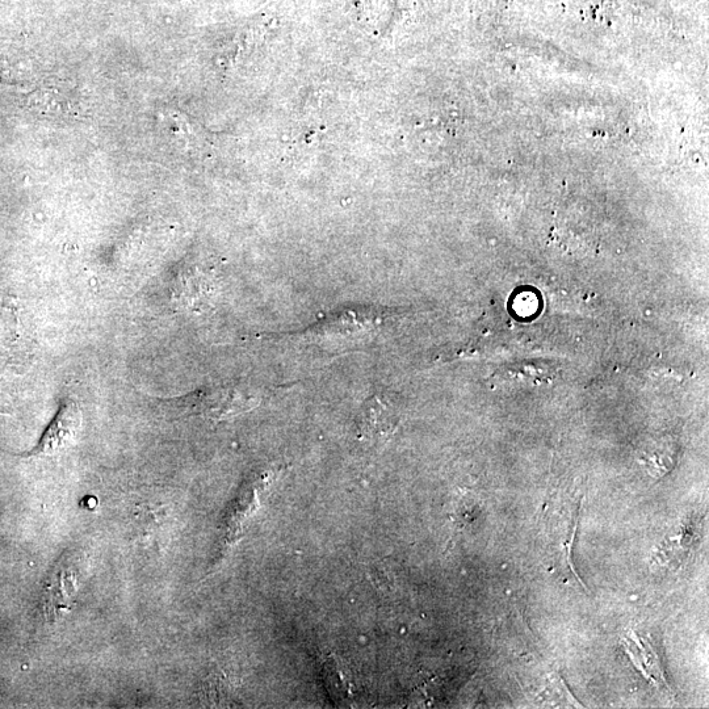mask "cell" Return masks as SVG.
<instances>
[{"label": "cell", "mask_w": 709, "mask_h": 709, "mask_svg": "<svg viewBox=\"0 0 709 709\" xmlns=\"http://www.w3.org/2000/svg\"><path fill=\"white\" fill-rule=\"evenodd\" d=\"M188 401L195 413L215 421L246 413L259 404L258 396L239 387L201 389Z\"/></svg>", "instance_id": "cell-1"}, {"label": "cell", "mask_w": 709, "mask_h": 709, "mask_svg": "<svg viewBox=\"0 0 709 709\" xmlns=\"http://www.w3.org/2000/svg\"><path fill=\"white\" fill-rule=\"evenodd\" d=\"M81 427V409L74 401H65L32 455L53 456L66 451L77 442Z\"/></svg>", "instance_id": "cell-2"}, {"label": "cell", "mask_w": 709, "mask_h": 709, "mask_svg": "<svg viewBox=\"0 0 709 709\" xmlns=\"http://www.w3.org/2000/svg\"><path fill=\"white\" fill-rule=\"evenodd\" d=\"M398 417L388 398L376 396L366 402L358 419L359 438L371 444L387 442L396 430Z\"/></svg>", "instance_id": "cell-3"}]
</instances>
